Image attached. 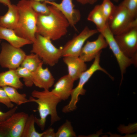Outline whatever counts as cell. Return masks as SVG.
<instances>
[{"instance_id":"7","label":"cell","mask_w":137,"mask_h":137,"mask_svg":"<svg viewBox=\"0 0 137 137\" xmlns=\"http://www.w3.org/2000/svg\"><path fill=\"white\" fill-rule=\"evenodd\" d=\"M114 37L124 54L132 59L135 65H136L137 62V26L114 35Z\"/></svg>"},{"instance_id":"21","label":"cell","mask_w":137,"mask_h":137,"mask_svg":"<svg viewBox=\"0 0 137 137\" xmlns=\"http://www.w3.org/2000/svg\"><path fill=\"white\" fill-rule=\"evenodd\" d=\"M6 91L8 97L12 103L18 105L29 102V100L26 98L25 94H20L17 89L13 87L5 86L2 87Z\"/></svg>"},{"instance_id":"29","label":"cell","mask_w":137,"mask_h":137,"mask_svg":"<svg viewBox=\"0 0 137 137\" xmlns=\"http://www.w3.org/2000/svg\"><path fill=\"white\" fill-rule=\"evenodd\" d=\"M0 102L8 108H12L14 107V104L10 100L6 91L0 87Z\"/></svg>"},{"instance_id":"16","label":"cell","mask_w":137,"mask_h":137,"mask_svg":"<svg viewBox=\"0 0 137 137\" xmlns=\"http://www.w3.org/2000/svg\"><path fill=\"white\" fill-rule=\"evenodd\" d=\"M74 82L68 74L64 75L54 84L51 91L61 100H67L71 95Z\"/></svg>"},{"instance_id":"8","label":"cell","mask_w":137,"mask_h":137,"mask_svg":"<svg viewBox=\"0 0 137 137\" xmlns=\"http://www.w3.org/2000/svg\"><path fill=\"white\" fill-rule=\"evenodd\" d=\"M26 55L21 48L3 43L0 53V65L3 68L16 69L20 66Z\"/></svg>"},{"instance_id":"10","label":"cell","mask_w":137,"mask_h":137,"mask_svg":"<svg viewBox=\"0 0 137 137\" xmlns=\"http://www.w3.org/2000/svg\"><path fill=\"white\" fill-rule=\"evenodd\" d=\"M98 32L97 29H91L85 26L78 35L74 36L62 47V57H79L85 43L90 37Z\"/></svg>"},{"instance_id":"13","label":"cell","mask_w":137,"mask_h":137,"mask_svg":"<svg viewBox=\"0 0 137 137\" xmlns=\"http://www.w3.org/2000/svg\"><path fill=\"white\" fill-rule=\"evenodd\" d=\"M44 2L56 7L64 16L70 25L76 29L75 26L80 20L81 15L80 11L74 8L72 0H62L60 3L50 1Z\"/></svg>"},{"instance_id":"32","label":"cell","mask_w":137,"mask_h":137,"mask_svg":"<svg viewBox=\"0 0 137 137\" xmlns=\"http://www.w3.org/2000/svg\"><path fill=\"white\" fill-rule=\"evenodd\" d=\"M0 3H2L8 7L12 4L10 0H0Z\"/></svg>"},{"instance_id":"34","label":"cell","mask_w":137,"mask_h":137,"mask_svg":"<svg viewBox=\"0 0 137 137\" xmlns=\"http://www.w3.org/2000/svg\"><path fill=\"white\" fill-rule=\"evenodd\" d=\"M99 0H89V3L92 5L95 4Z\"/></svg>"},{"instance_id":"33","label":"cell","mask_w":137,"mask_h":137,"mask_svg":"<svg viewBox=\"0 0 137 137\" xmlns=\"http://www.w3.org/2000/svg\"><path fill=\"white\" fill-rule=\"evenodd\" d=\"M76 1L82 5H85L89 3V0H76Z\"/></svg>"},{"instance_id":"1","label":"cell","mask_w":137,"mask_h":137,"mask_svg":"<svg viewBox=\"0 0 137 137\" xmlns=\"http://www.w3.org/2000/svg\"><path fill=\"white\" fill-rule=\"evenodd\" d=\"M50 5H48L49 14H37L36 33L56 40L66 35L70 25L62 13L54 6Z\"/></svg>"},{"instance_id":"15","label":"cell","mask_w":137,"mask_h":137,"mask_svg":"<svg viewBox=\"0 0 137 137\" xmlns=\"http://www.w3.org/2000/svg\"><path fill=\"white\" fill-rule=\"evenodd\" d=\"M63 60L67 67L68 75L74 81L79 79L81 74L87 69L85 62L78 56H66Z\"/></svg>"},{"instance_id":"3","label":"cell","mask_w":137,"mask_h":137,"mask_svg":"<svg viewBox=\"0 0 137 137\" xmlns=\"http://www.w3.org/2000/svg\"><path fill=\"white\" fill-rule=\"evenodd\" d=\"M16 5L19 18L14 30L19 37L33 43L36 39L38 14L31 7L29 0H21Z\"/></svg>"},{"instance_id":"31","label":"cell","mask_w":137,"mask_h":137,"mask_svg":"<svg viewBox=\"0 0 137 137\" xmlns=\"http://www.w3.org/2000/svg\"><path fill=\"white\" fill-rule=\"evenodd\" d=\"M44 132L42 137H56V132L52 127L49 128Z\"/></svg>"},{"instance_id":"11","label":"cell","mask_w":137,"mask_h":137,"mask_svg":"<svg viewBox=\"0 0 137 137\" xmlns=\"http://www.w3.org/2000/svg\"><path fill=\"white\" fill-rule=\"evenodd\" d=\"M99 33L104 37L108 46L117 60L120 70L122 80L123 75L126 68L131 64L134 65V62L132 59L126 57L123 53L115 39L114 35L110 30L108 24Z\"/></svg>"},{"instance_id":"26","label":"cell","mask_w":137,"mask_h":137,"mask_svg":"<svg viewBox=\"0 0 137 137\" xmlns=\"http://www.w3.org/2000/svg\"><path fill=\"white\" fill-rule=\"evenodd\" d=\"M15 70L19 77L23 78L24 84L26 86L31 87L33 85L32 72L21 66L18 67Z\"/></svg>"},{"instance_id":"18","label":"cell","mask_w":137,"mask_h":137,"mask_svg":"<svg viewBox=\"0 0 137 137\" xmlns=\"http://www.w3.org/2000/svg\"><path fill=\"white\" fill-rule=\"evenodd\" d=\"M6 14L0 16V26L14 30L16 27L19 18V13L16 5L11 4L8 7Z\"/></svg>"},{"instance_id":"20","label":"cell","mask_w":137,"mask_h":137,"mask_svg":"<svg viewBox=\"0 0 137 137\" xmlns=\"http://www.w3.org/2000/svg\"><path fill=\"white\" fill-rule=\"evenodd\" d=\"M87 19L95 25L98 32L104 29L108 24V22L101 10L100 5L95 6L90 12Z\"/></svg>"},{"instance_id":"25","label":"cell","mask_w":137,"mask_h":137,"mask_svg":"<svg viewBox=\"0 0 137 137\" xmlns=\"http://www.w3.org/2000/svg\"><path fill=\"white\" fill-rule=\"evenodd\" d=\"M100 5L101 12L108 22L114 12L116 6L114 5L111 0H103Z\"/></svg>"},{"instance_id":"37","label":"cell","mask_w":137,"mask_h":137,"mask_svg":"<svg viewBox=\"0 0 137 137\" xmlns=\"http://www.w3.org/2000/svg\"><path fill=\"white\" fill-rule=\"evenodd\" d=\"M113 0L115 2H118L119 1V0Z\"/></svg>"},{"instance_id":"22","label":"cell","mask_w":137,"mask_h":137,"mask_svg":"<svg viewBox=\"0 0 137 137\" xmlns=\"http://www.w3.org/2000/svg\"><path fill=\"white\" fill-rule=\"evenodd\" d=\"M35 116L33 114L29 116L26 123L21 137H42L44 132L40 133L35 129Z\"/></svg>"},{"instance_id":"4","label":"cell","mask_w":137,"mask_h":137,"mask_svg":"<svg viewBox=\"0 0 137 137\" xmlns=\"http://www.w3.org/2000/svg\"><path fill=\"white\" fill-rule=\"evenodd\" d=\"M32 44L31 53L37 55L43 63L51 66L57 64L62 57V48L56 47L48 38L36 33Z\"/></svg>"},{"instance_id":"19","label":"cell","mask_w":137,"mask_h":137,"mask_svg":"<svg viewBox=\"0 0 137 137\" xmlns=\"http://www.w3.org/2000/svg\"><path fill=\"white\" fill-rule=\"evenodd\" d=\"M23 86L15 69H9L0 73V87L9 86L18 89H22Z\"/></svg>"},{"instance_id":"9","label":"cell","mask_w":137,"mask_h":137,"mask_svg":"<svg viewBox=\"0 0 137 137\" xmlns=\"http://www.w3.org/2000/svg\"><path fill=\"white\" fill-rule=\"evenodd\" d=\"M29 116L24 112H15L6 120L0 122V129L5 137H21Z\"/></svg>"},{"instance_id":"36","label":"cell","mask_w":137,"mask_h":137,"mask_svg":"<svg viewBox=\"0 0 137 137\" xmlns=\"http://www.w3.org/2000/svg\"><path fill=\"white\" fill-rule=\"evenodd\" d=\"M34 0L35 1H36L41 2V1H44V2L46 1H50L53 0Z\"/></svg>"},{"instance_id":"23","label":"cell","mask_w":137,"mask_h":137,"mask_svg":"<svg viewBox=\"0 0 137 137\" xmlns=\"http://www.w3.org/2000/svg\"><path fill=\"white\" fill-rule=\"evenodd\" d=\"M42 62L37 55L32 53L30 54L26 55L20 66L33 72Z\"/></svg>"},{"instance_id":"12","label":"cell","mask_w":137,"mask_h":137,"mask_svg":"<svg viewBox=\"0 0 137 137\" xmlns=\"http://www.w3.org/2000/svg\"><path fill=\"white\" fill-rule=\"evenodd\" d=\"M108 46L103 35L100 33L97 39L93 41H86L81 50L79 57L86 62L94 59L103 49Z\"/></svg>"},{"instance_id":"27","label":"cell","mask_w":137,"mask_h":137,"mask_svg":"<svg viewBox=\"0 0 137 137\" xmlns=\"http://www.w3.org/2000/svg\"><path fill=\"white\" fill-rule=\"evenodd\" d=\"M31 7L38 14L47 15L50 12V10L47 4L44 2L41 3L33 0H29Z\"/></svg>"},{"instance_id":"14","label":"cell","mask_w":137,"mask_h":137,"mask_svg":"<svg viewBox=\"0 0 137 137\" xmlns=\"http://www.w3.org/2000/svg\"><path fill=\"white\" fill-rule=\"evenodd\" d=\"M42 62L37 69L32 72L33 84L44 90H49L54 84L55 79L48 68L43 67Z\"/></svg>"},{"instance_id":"17","label":"cell","mask_w":137,"mask_h":137,"mask_svg":"<svg viewBox=\"0 0 137 137\" xmlns=\"http://www.w3.org/2000/svg\"><path fill=\"white\" fill-rule=\"evenodd\" d=\"M4 39L11 45L18 48L32 44L31 41L18 36L13 29L0 26V40Z\"/></svg>"},{"instance_id":"38","label":"cell","mask_w":137,"mask_h":137,"mask_svg":"<svg viewBox=\"0 0 137 137\" xmlns=\"http://www.w3.org/2000/svg\"><path fill=\"white\" fill-rule=\"evenodd\" d=\"M1 41V40H0V42Z\"/></svg>"},{"instance_id":"35","label":"cell","mask_w":137,"mask_h":137,"mask_svg":"<svg viewBox=\"0 0 137 137\" xmlns=\"http://www.w3.org/2000/svg\"><path fill=\"white\" fill-rule=\"evenodd\" d=\"M0 137H5L4 134L2 131L0 129Z\"/></svg>"},{"instance_id":"28","label":"cell","mask_w":137,"mask_h":137,"mask_svg":"<svg viewBox=\"0 0 137 137\" xmlns=\"http://www.w3.org/2000/svg\"><path fill=\"white\" fill-rule=\"evenodd\" d=\"M121 4L134 18H137V0H123Z\"/></svg>"},{"instance_id":"2","label":"cell","mask_w":137,"mask_h":137,"mask_svg":"<svg viewBox=\"0 0 137 137\" xmlns=\"http://www.w3.org/2000/svg\"><path fill=\"white\" fill-rule=\"evenodd\" d=\"M29 98V102H33L38 105L40 118L35 117V123L41 130H44L47 117L50 116V125L60 119L58 115L57 107L61 100L49 90L42 91H33Z\"/></svg>"},{"instance_id":"5","label":"cell","mask_w":137,"mask_h":137,"mask_svg":"<svg viewBox=\"0 0 137 137\" xmlns=\"http://www.w3.org/2000/svg\"><path fill=\"white\" fill-rule=\"evenodd\" d=\"M100 52L98 54L95 58L93 63L88 69L84 72L80 76L79 81L77 86L73 89L71 95V99L68 104L62 109L64 113H67L74 110L76 108V104L78 101L79 95L85 94L86 90L83 88L85 84L89 80L93 74L98 70L101 71L111 77L107 71L100 65Z\"/></svg>"},{"instance_id":"30","label":"cell","mask_w":137,"mask_h":137,"mask_svg":"<svg viewBox=\"0 0 137 137\" xmlns=\"http://www.w3.org/2000/svg\"><path fill=\"white\" fill-rule=\"evenodd\" d=\"M18 108V107L16 106L6 112H3L0 110V122H3L8 118L15 112Z\"/></svg>"},{"instance_id":"6","label":"cell","mask_w":137,"mask_h":137,"mask_svg":"<svg viewBox=\"0 0 137 137\" xmlns=\"http://www.w3.org/2000/svg\"><path fill=\"white\" fill-rule=\"evenodd\" d=\"M108 25L114 35L137 26V18H134L121 3L116 6L113 14L108 21Z\"/></svg>"},{"instance_id":"24","label":"cell","mask_w":137,"mask_h":137,"mask_svg":"<svg viewBox=\"0 0 137 137\" xmlns=\"http://www.w3.org/2000/svg\"><path fill=\"white\" fill-rule=\"evenodd\" d=\"M76 136L71 122L67 120L58 128L56 132V137H75Z\"/></svg>"}]
</instances>
